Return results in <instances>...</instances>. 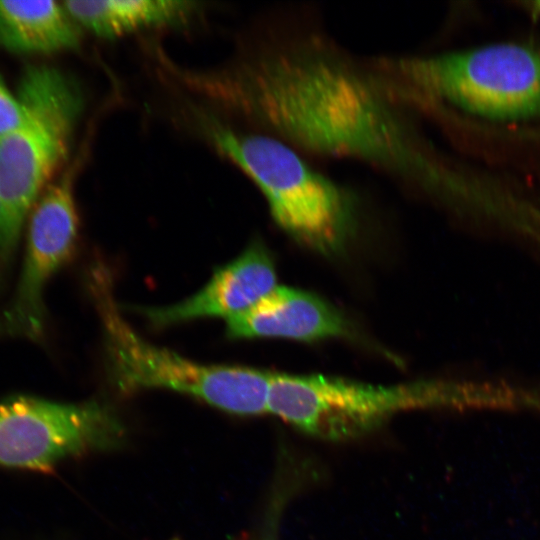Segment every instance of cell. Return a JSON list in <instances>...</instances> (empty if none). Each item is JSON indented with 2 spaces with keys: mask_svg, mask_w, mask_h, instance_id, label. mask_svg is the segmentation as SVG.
<instances>
[{
  "mask_svg": "<svg viewBox=\"0 0 540 540\" xmlns=\"http://www.w3.org/2000/svg\"><path fill=\"white\" fill-rule=\"evenodd\" d=\"M176 79L297 150L366 162L409 184L437 176L400 103L372 68L316 33L285 36L212 71Z\"/></svg>",
  "mask_w": 540,
  "mask_h": 540,
  "instance_id": "cell-1",
  "label": "cell"
},
{
  "mask_svg": "<svg viewBox=\"0 0 540 540\" xmlns=\"http://www.w3.org/2000/svg\"><path fill=\"white\" fill-rule=\"evenodd\" d=\"M16 92L21 120L0 138V265L13 257L32 208L67 166L84 105L76 81L47 64L28 65Z\"/></svg>",
  "mask_w": 540,
  "mask_h": 540,
  "instance_id": "cell-2",
  "label": "cell"
},
{
  "mask_svg": "<svg viewBox=\"0 0 540 540\" xmlns=\"http://www.w3.org/2000/svg\"><path fill=\"white\" fill-rule=\"evenodd\" d=\"M373 69L401 103L437 100L493 120L540 117V49L494 44L381 58Z\"/></svg>",
  "mask_w": 540,
  "mask_h": 540,
  "instance_id": "cell-3",
  "label": "cell"
},
{
  "mask_svg": "<svg viewBox=\"0 0 540 540\" xmlns=\"http://www.w3.org/2000/svg\"><path fill=\"white\" fill-rule=\"evenodd\" d=\"M204 126L216 150L258 187L283 231L323 254L343 247L353 219L347 191L279 138L236 131L213 121Z\"/></svg>",
  "mask_w": 540,
  "mask_h": 540,
  "instance_id": "cell-4",
  "label": "cell"
},
{
  "mask_svg": "<svg viewBox=\"0 0 540 540\" xmlns=\"http://www.w3.org/2000/svg\"><path fill=\"white\" fill-rule=\"evenodd\" d=\"M90 290L104 332L109 374L118 388L127 392L163 388L231 414L268 413L272 372L202 364L148 342L122 316L103 265L93 268Z\"/></svg>",
  "mask_w": 540,
  "mask_h": 540,
  "instance_id": "cell-5",
  "label": "cell"
},
{
  "mask_svg": "<svg viewBox=\"0 0 540 540\" xmlns=\"http://www.w3.org/2000/svg\"><path fill=\"white\" fill-rule=\"evenodd\" d=\"M476 401L474 390L450 382L375 385L318 374L273 373L268 413L311 436L343 441L363 436L401 412L459 408Z\"/></svg>",
  "mask_w": 540,
  "mask_h": 540,
  "instance_id": "cell-6",
  "label": "cell"
},
{
  "mask_svg": "<svg viewBox=\"0 0 540 540\" xmlns=\"http://www.w3.org/2000/svg\"><path fill=\"white\" fill-rule=\"evenodd\" d=\"M123 427L105 405L19 396L0 403V466L51 471L60 461L115 446Z\"/></svg>",
  "mask_w": 540,
  "mask_h": 540,
  "instance_id": "cell-7",
  "label": "cell"
},
{
  "mask_svg": "<svg viewBox=\"0 0 540 540\" xmlns=\"http://www.w3.org/2000/svg\"><path fill=\"white\" fill-rule=\"evenodd\" d=\"M81 160L77 157L67 164L30 212L19 279L0 318L4 334L33 340L43 334L45 288L76 244L79 220L74 187Z\"/></svg>",
  "mask_w": 540,
  "mask_h": 540,
  "instance_id": "cell-8",
  "label": "cell"
},
{
  "mask_svg": "<svg viewBox=\"0 0 540 540\" xmlns=\"http://www.w3.org/2000/svg\"><path fill=\"white\" fill-rule=\"evenodd\" d=\"M276 270L267 248L251 243L237 258L220 267L196 294L163 307H141L138 312L157 328L200 318L236 316L272 291Z\"/></svg>",
  "mask_w": 540,
  "mask_h": 540,
  "instance_id": "cell-9",
  "label": "cell"
},
{
  "mask_svg": "<svg viewBox=\"0 0 540 540\" xmlns=\"http://www.w3.org/2000/svg\"><path fill=\"white\" fill-rule=\"evenodd\" d=\"M234 339L282 338L312 342L348 336L342 314L322 298L292 287L276 286L246 311L226 320Z\"/></svg>",
  "mask_w": 540,
  "mask_h": 540,
  "instance_id": "cell-10",
  "label": "cell"
},
{
  "mask_svg": "<svg viewBox=\"0 0 540 540\" xmlns=\"http://www.w3.org/2000/svg\"><path fill=\"white\" fill-rule=\"evenodd\" d=\"M79 25L57 1H0V46L15 54L76 48Z\"/></svg>",
  "mask_w": 540,
  "mask_h": 540,
  "instance_id": "cell-11",
  "label": "cell"
},
{
  "mask_svg": "<svg viewBox=\"0 0 540 540\" xmlns=\"http://www.w3.org/2000/svg\"><path fill=\"white\" fill-rule=\"evenodd\" d=\"M78 25L100 37L116 38L145 28L173 24L187 18L196 3L178 0L64 1Z\"/></svg>",
  "mask_w": 540,
  "mask_h": 540,
  "instance_id": "cell-12",
  "label": "cell"
},
{
  "mask_svg": "<svg viewBox=\"0 0 540 540\" xmlns=\"http://www.w3.org/2000/svg\"><path fill=\"white\" fill-rule=\"evenodd\" d=\"M22 113V104L17 92L11 91L0 78V138L18 125Z\"/></svg>",
  "mask_w": 540,
  "mask_h": 540,
  "instance_id": "cell-13",
  "label": "cell"
},
{
  "mask_svg": "<svg viewBox=\"0 0 540 540\" xmlns=\"http://www.w3.org/2000/svg\"><path fill=\"white\" fill-rule=\"evenodd\" d=\"M287 490L285 486L275 489L257 540H278L280 516L289 496Z\"/></svg>",
  "mask_w": 540,
  "mask_h": 540,
  "instance_id": "cell-14",
  "label": "cell"
},
{
  "mask_svg": "<svg viewBox=\"0 0 540 540\" xmlns=\"http://www.w3.org/2000/svg\"><path fill=\"white\" fill-rule=\"evenodd\" d=\"M527 9L531 10L534 14L540 15V1H529L523 3Z\"/></svg>",
  "mask_w": 540,
  "mask_h": 540,
  "instance_id": "cell-15",
  "label": "cell"
}]
</instances>
